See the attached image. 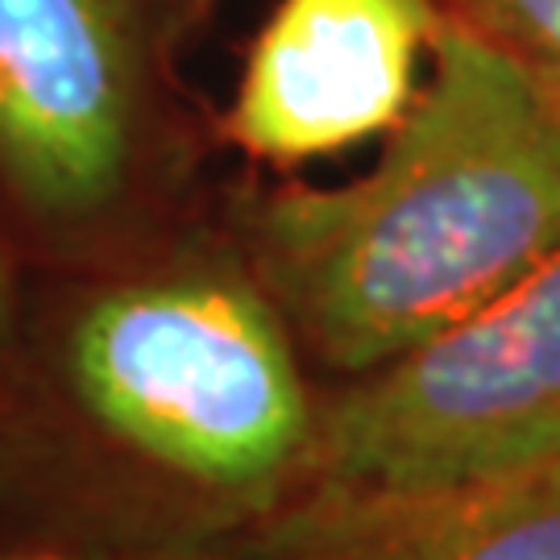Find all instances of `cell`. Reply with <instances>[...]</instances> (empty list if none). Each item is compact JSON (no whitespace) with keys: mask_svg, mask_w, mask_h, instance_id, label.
Segmentation results:
<instances>
[{"mask_svg":"<svg viewBox=\"0 0 560 560\" xmlns=\"http://www.w3.org/2000/svg\"><path fill=\"white\" fill-rule=\"evenodd\" d=\"M560 249V104L448 18L378 162L254 217L258 282L340 374H370Z\"/></svg>","mask_w":560,"mask_h":560,"instance_id":"cell-1","label":"cell"},{"mask_svg":"<svg viewBox=\"0 0 560 560\" xmlns=\"http://www.w3.org/2000/svg\"><path fill=\"white\" fill-rule=\"evenodd\" d=\"M67 382L133 460L261 511L295 490L320 423L279 303L212 266L101 291L71 324Z\"/></svg>","mask_w":560,"mask_h":560,"instance_id":"cell-2","label":"cell"},{"mask_svg":"<svg viewBox=\"0 0 560 560\" xmlns=\"http://www.w3.org/2000/svg\"><path fill=\"white\" fill-rule=\"evenodd\" d=\"M544 465H560V249L328 402L295 511L436 499Z\"/></svg>","mask_w":560,"mask_h":560,"instance_id":"cell-3","label":"cell"},{"mask_svg":"<svg viewBox=\"0 0 560 560\" xmlns=\"http://www.w3.org/2000/svg\"><path fill=\"white\" fill-rule=\"evenodd\" d=\"M159 0H0V171L42 217H92L138 141Z\"/></svg>","mask_w":560,"mask_h":560,"instance_id":"cell-4","label":"cell"},{"mask_svg":"<svg viewBox=\"0 0 560 560\" xmlns=\"http://www.w3.org/2000/svg\"><path fill=\"white\" fill-rule=\"evenodd\" d=\"M441 25V0H279L249 46L229 138L254 159L307 162L390 133Z\"/></svg>","mask_w":560,"mask_h":560,"instance_id":"cell-5","label":"cell"},{"mask_svg":"<svg viewBox=\"0 0 560 560\" xmlns=\"http://www.w3.org/2000/svg\"><path fill=\"white\" fill-rule=\"evenodd\" d=\"M258 560H560V465L436 499L287 511Z\"/></svg>","mask_w":560,"mask_h":560,"instance_id":"cell-6","label":"cell"},{"mask_svg":"<svg viewBox=\"0 0 560 560\" xmlns=\"http://www.w3.org/2000/svg\"><path fill=\"white\" fill-rule=\"evenodd\" d=\"M441 9L502 46L560 104V0H441Z\"/></svg>","mask_w":560,"mask_h":560,"instance_id":"cell-7","label":"cell"},{"mask_svg":"<svg viewBox=\"0 0 560 560\" xmlns=\"http://www.w3.org/2000/svg\"><path fill=\"white\" fill-rule=\"evenodd\" d=\"M9 332V279H4V266H0V340Z\"/></svg>","mask_w":560,"mask_h":560,"instance_id":"cell-8","label":"cell"},{"mask_svg":"<svg viewBox=\"0 0 560 560\" xmlns=\"http://www.w3.org/2000/svg\"><path fill=\"white\" fill-rule=\"evenodd\" d=\"M0 560H59V557H0Z\"/></svg>","mask_w":560,"mask_h":560,"instance_id":"cell-9","label":"cell"}]
</instances>
